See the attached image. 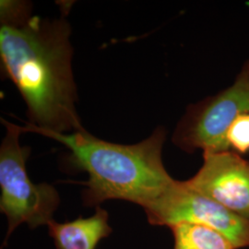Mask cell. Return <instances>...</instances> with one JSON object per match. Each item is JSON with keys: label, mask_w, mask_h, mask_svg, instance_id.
Listing matches in <instances>:
<instances>
[{"label": "cell", "mask_w": 249, "mask_h": 249, "mask_svg": "<svg viewBox=\"0 0 249 249\" xmlns=\"http://www.w3.org/2000/svg\"><path fill=\"white\" fill-rule=\"evenodd\" d=\"M47 228L56 249H96L99 243L112 233L109 214L100 206L89 217L67 223L53 220Z\"/></svg>", "instance_id": "obj_7"}, {"label": "cell", "mask_w": 249, "mask_h": 249, "mask_svg": "<svg viewBox=\"0 0 249 249\" xmlns=\"http://www.w3.org/2000/svg\"><path fill=\"white\" fill-rule=\"evenodd\" d=\"M2 122L6 135L0 147V211L8 219L6 243L22 223L32 229L47 226L53 220L60 196L52 185L35 184L29 178L26 162L31 149L19 142L22 126Z\"/></svg>", "instance_id": "obj_3"}, {"label": "cell", "mask_w": 249, "mask_h": 249, "mask_svg": "<svg viewBox=\"0 0 249 249\" xmlns=\"http://www.w3.org/2000/svg\"><path fill=\"white\" fill-rule=\"evenodd\" d=\"M144 212L152 225L169 228L179 223L203 225L221 232L236 249L249 247V220L196 192L186 181L176 180L175 184Z\"/></svg>", "instance_id": "obj_5"}, {"label": "cell", "mask_w": 249, "mask_h": 249, "mask_svg": "<svg viewBox=\"0 0 249 249\" xmlns=\"http://www.w3.org/2000/svg\"><path fill=\"white\" fill-rule=\"evenodd\" d=\"M249 113V60L230 87L187 107L175 129L173 143L192 153L222 152L229 149L225 135L231 124Z\"/></svg>", "instance_id": "obj_4"}, {"label": "cell", "mask_w": 249, "mask_h": 249, "mask_svg": "<svg viewBox=\"0 0 249 249\" xmlns=\"http://www.w3.org/2000/svg\"><path fill=\"white\" fill-rule=\"evenodd\" d=\"M196 192L249 221V161L233 151L203 152V164L186 181Z\"/></svg>", "instance_id": "obj_6"}, {"label": "cell", "mask_w": 249, "mask_h": 249, "mask_svg": "<svg viewBox=\"0 0 249 249\" xmlns=\"http://www.w3.org/2000/svg\"><path fill=\"white\" fill-rule=\"evenodd\" d=\"M225 142L229 151L240 155L249 153V113L243 114L231 124Z\"/></svg>", "instance_id": "obj_9"}, {"label": "cell", "mask_w": 249, "mask_h": 249, "mask_svg": "<svg viewBox=\"0 0 249 249\" xmlns=\"http://www.w3.org/2000/svg\"><path fill=\"white\" fill-rule=\"evenodd\" d=\"M71 35V27L63 15L48 18L30 14L1 23L2 71L21 94L30 119L23 132L85 130L76 108Z\"/></svg>", "instance_id": "obj_1"}, {"label": "cell", "mask_w": 249, "mask_h": 249, "mask_svg": "<svg viewBox=\"0 0 249 249\" xmlns=\"http://www.w3.org/2000/svg\"><path fill=\"white\" fill-rule=\"evenodd\" d=\"M170 229L174 249H236L226 236L207 226L179 223Z\"/></svg>", "instance_id": "obj_8"}, {"label": "cell", "mask_w": 249, "mask_h": 249, "mask_svg": "<svg viewBox=\"0 0 249 249\" xmlns=\"http://www.w3.org/2000/svg\"><path fill=\"white\" fill-rule=\"evenodd\" d=\"M64 145L77 169L88 174L82 183L86 206L120 199L147 210L162 196L176 180L162 162V147L166 140L163 127L156 128L149 138L136 144H117L96 138L88 131L55 133L36 130Z\"/></svg>", "instance_id": "obj_2"}]
</instances>
